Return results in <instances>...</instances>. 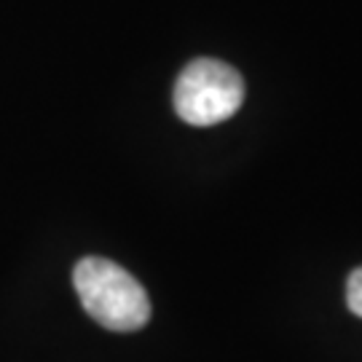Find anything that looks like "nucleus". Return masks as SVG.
Segmentation results:
<instances>
[{
    "mask_svg": "<svg viewBox=\"0 0 362 362\" xmlns=\"http://www.w3.org/2000/svg\"><path fill=\"white\" fill-rule=\"evenodd\" d=\"M73 285L86 314L107 330L132 333L145 327L151 320V298L145 287L113 260H78Z\"/></svg>",
    "mask_w": 362,
    "mask_h": 362,
    "instance_id": "obj_1",
    "label": "nucleus"
},
{
    "mask_svg": "<svg viewBox=\"0 0 362 362\" xmlns=\"http://www.w3.org/2000/svg\"><path fill=\"white\" fill-rule=\"evenodd\" d=\"M346 303H349L351 314L362 317V269L349 274V282H346Z\"/></svg>",
    "mask_w": 362,
    "mask_h": 362,
    "instance_id": "obj_3",
    "label": "nucleus"
},
{
    "mask_svg": "<svg viewBox=\"0 0 362 362\" xmlns=\"http://www.w3.org/2000/svg\"><path fill=\"white\" fill-rule=\"evenodd\" d=\"M245 103V81L220 59L188 62L175 83V110L191 127H215Z\"/></svg>",
    "mask_w": 362,
    "mask_h": 362,
    "instance_id": "obj_2",
    "label": "nucleus"
}]
</instances>
